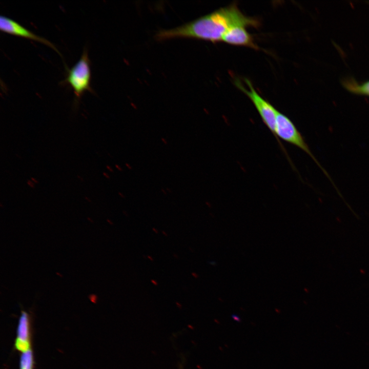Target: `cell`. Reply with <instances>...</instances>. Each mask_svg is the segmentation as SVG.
<instances>
[{
    "label": "cell",
    "instance_id": "cell-1",
    "mask_svg": "<svg viewBox=\"0 0 369 369\" xmlns=\"http://www.w3.org/2000/svg\"><path fill=\"white\" fill-rule=\"evenodd\" d=\"M260 25L257 18L245 15L237 5L233 3L179 27L159 30L155 37L159 40L178 37L192 38L215 43L222 42L224 35L232 28L237 26L258 28Z\"/></svg>",
    "mask_w": 369,
    "mask_h": 369
},
{
    "label": "cell",
    "instance_id": "cell-5",
    "mask_svg": "<svg viewBox=\"0 0 369 369\" xmlns=\"http://www.w3.org/2000/svg\"><path fill=\"white\" fill-rule=\"evenodd\" d=\"M0 29L4 32L24 37L45 44L60 55L55 46L48 39L40 37L23 27L17 22L10 18L1 15L0 17Z\"/></svg>",
    "mask_w": 369,
    "mask_h": 369
},
{
    "label": "cell",
    "instance_id": "cell-20",
    "mask_svg": "<svg viewBox=\"0 0 369 369\" xmlns=\"http://www.w3.org/2000/svg\"><path fill=\"white\" fill-rule=\"evenodd\" d=\"M179 369H182V366L181 364L179 365Z\"/></svg>",
    "mask_w": 369,
    "mask_h": 369
},
{
    "label": "cell",
    "instance_id": "cell-11",
    "mask_svg": "<svg viewBox=\"0 0 369 369\" xmlns=\"http://www.w3.org/2000/svg\"><path fill=\"white\" fill-rule=\"evenodd\" d=\"M115 167L118 170L120 171H122L123 170L121 167L118 165H115Z\"/></svg>",
    "mask_w": 369,
    "mask_h": 369
},
{
    "label": "cell",
    "instance_id": "cell-8",
    "mask_svg": "<svg viewBox=\"0 0 369 369\" xmlns=\"http://www.w3.org/2000/svg\"><path fill=\"white\" fill-rule=\"evenodd\" d=\"M342 85L352 93L369 96V80L359 84L353 78H347L342 81Z\"/></svg>",
    "mask_w": 369,
    "mask_h": 369
},
{
    "label": "cell",
    "instance_id": "cell-21",
    "mask_svg": "<svg viewBox=\"0 0 369 369\" xmlns=\"http://www.w3.org/2000/svg\"><path fill=\"white\" fill-rule=\"evenodd\" d=\"M148 258H149V259H150L151 260H153V259H152V258L150 257L149 256H148Z\"/></svg>",
    "mask_w": 369,
    "mask_h": 369
},
{
    "label": "cell",
    "instance_id": "cell-19",
    "mask_svg": "<svg viewBox=\"0 0 369 369\" xmlns=\"http://www.w3.org/2000/svg\"><path fill=\"white\" fill-rule=\"evenodd\" d=\"M153 230L156 233H158V231H157V229H155V228H153Z\"/></svg>",
    "mask_w": 369,
    "mask_h": 369
},
{
    "label": "cell",
    "instance_id": "cell-10",
    "mask_svg": "<svg viewBox=\"0 0 369 369\" xmlns=\"http://www.w3.org/2000/svg\"><path fill=\"white\" fill-rule=\"evenodd\" d=\"M125 165H126V166L127 167V168H128L129 170H132V167L129 163H125Z\"/></svg>",
    "mask_w": 369,
    "mask_h": 369
},
{
    "label": "cell",
    "instance_id": "cell-6",
    "mask_svg": "<svg viewBox=\"0 0 369 369\" xmlns=\"http://www.w3.org/2000/svg\"><path fill=\"white\" fill-rule=\"evenodd\" d=\"M222 42L233 46H245L254 49H259L253 37L244 27L237 26L229 29L224 35Z\"/></svg>",
    "mask_w": 369,
    "mask_h": 369
},
{
    "label": "cell",
    "instance_id": "cell-9",
    "mask_svg": "<svg viewBox=\"0 0 369 369\" xmlns=\"http://www.w3.org/2000/svg\"><path fill=\"white\" fill-rule=\"evenodd\" d=\"M33 357L31 349L22 353L20 360V369H33Z\"/></svg>",
    "mask_w": 369,
    "mask_h": 369
},
{
    "label": "cell",
    "instance_id": "cell-2",
    "mask_svg": "<svg viewBox=\"0 0 369 369\" xmlns=\"http://www.w3.org/2000/svg\"><path fill=\"white\" fill-rule=\"evenodd\" d=\"M244 81L248 86V89L244 87L238 79L234 80V84L251 100L263 122L275 136L284 153H286L285 149L276 135V119L278 110L256 92L249 79L244 78Z\"/></svg>",
    "mask_w": 369,
    "mask_h": 369
},
{
    "label": "cell",
    "instance_id": "cell-15",
    "mask_svg": "<svg viewBox=\"0 0 369 369\" xmlns=\"http://www.w3.org/2000/svg\"><path fill=\"white\" fill-rule=\"evenodd\" d=\"M118 194H119V195L120 196V197H122V198H125V196L124 195V194L123 193H122L121 192H118Z\"/></svg>",
    "mask_w": 369,
    "mask_h": 369
},
{
    "label": "cell",
    "instance_id": "cell-18",
    "mask_svg": "<svg viewBox=\"0 0 369 369\" xmlns=\"http://www.w3.org/2000/svg\"><path fill=\"white\" fill-rule=\"evenodd\" d=\"M167 190L169 192V193L172 192V190L170 188H167Z\"/></svg>",
    "mask_w": 369,
    "mask_h": 369
},
{
    "label": "cell",
    "instance_id": "cell-3",
    "mask_svg": "<svg viewBox=\"0 0 369 369\" xmlns=\"http://www.w3.org/2000/svg\"><path fill=\"white\" fill-rule=\"evenodd\" d=\"M91 73L88 51L84 49L80 59L68 71L64 82L72 88L77 99L86 91L92 92L91 88Z\"/></svg>",
    "mask_w": 369,
    "mask_h": 369
},
{
    "label": "cell",
    "instance_id": "cell-7",
    "mask_svg": "<svg viewBox=\"0 0 369 369\" xmlns=\"http://www.w3.org/2000/svg\"><path fill=\"white\" fill-rule=\"evenodd\" d=\"M29 324V314L26 311H22L19 319L15 343L16 348L22 353L31 349Z\"/></svg>",
    "mask_w": 369,
    "mask_h": 369
},
{
    "label": "cell",
    "instance_id": "cell-22",
    "mask_svg": "<svg viewBox=\"0 0 369 369\" xmlns=\"http://www.w3.org/2000/svg\"><path fill=\"white\" fill-rule=\"evenodd\" d=\"M162 233H163V235H166V236H167V234H166V233L165 232L162 231Z\"/></svg>",
    "mask_w": 369,
    "mask_h": 369
},
{
    "label": "cell",
    "instance_id": "cell-4",
    "mask_svg": "<svg viewBox=\"0 0 369 369\" xmlns=\"http://www.w3.org/2000/svg\"><path fill=\"white\" fill-rule=\"evenodd\" d=\"M275 131L278 139H281L301 149L308 154L320 167L293 121L278 111L276 115Z\"/></svg>",
    "mask_w": 369,
    "mask_h": 369
},
{
    "label": "cell",
    "instance_id": "cell-12",
    "mask_svg": "<svg viewBox=\"0 0 369 369\" xmlns=\"http://www.w3.org/2000/svg\"><path fill=\"white\" fill-rule=\"evenodd\" d=\"M161 140L162 142L165 145H167V140L166 139V138H163V137H162V138H161Z\"/></svg>",
    "mask_w": 369,
    "mask_h": 369
},
{
    "label": "cell",
    "instance_id": "cell-14",
    "mask_svg": "<svg viewBox=\"0 0 369 369\" xmlns=\"http://www.w3.org/2000/svg\"><path fill=\"white\" fill-rule=\"evenodd\" d=\"M107 168L110 172H113V170L112 169V168L111 167H109V166H107Z\"/></svg>",
    "mask_w": 369,
    "mask_h": 369
},
{
    "label": "cell",
    "instance_id": "cell-13",
    "mask_svg": "<svg viewBox=\"0 0 369 369\" xmlns=\"http://www.w3.org/2000/svg\"><path fill=\"white\" fill-rule=\"evenodd\" d=\"M151 282H152L153 284H154V285H157V284H158L157 282V281H156V280H155L152 279V280H151Z\"/></svg>",
    "mask_w": 369,
    "mask_h": 369
},
{
    "label": "cell",
    "instance_id": "cell-16",
    "mask_svg": "<svg viewBox=\"0 0 369 369\" xmlns=\"http://www.w3.org/2000/svg\"><path fill=\"white\" fill-rule=\"evenodd\" d=\"M103 174H104V175L106 177H107V178H110V176H109V175L107 173L104 172V173H103Z\"/></svg>",
    "mask_w": 369,
    "mask_h": 369
},
{
    "label": "cell",
    "instance_id": "cell-17",
    "mask_svg": "<svg viewBox=\"0 0 369 369\" xmlns=\"http://www.w3.org/2000/svg\"><path fill=\"white\" fill-rule=\"evenodd\" d=\"M161 192H162V193H163V194H165V195H166V194H167V192H166V191L163 188H162L161 190Z\"/></svg>",
    "mask_w": 369,
    "mask_h": 369
}]
</instances>
